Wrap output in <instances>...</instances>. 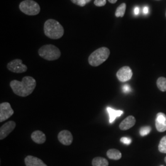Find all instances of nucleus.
<instances>
[{"instance_id":"nucleus-1","label":"nucleus","mask_w":166,"mask_h":166,"mask_svg":"<svg viewBox=\"0 0 166 166\" xmlns=\"http://www.w3.org/2000/svg\"><path fill=\"white\" fill-rule=\"evenodd\" d=\"M10 86L16 95L25 97L34 91L36 86V81L34 78L27 76L24 77L22 81L17 80L11 81Z\"/></svg>"},{"instance_id":"nucleus-2","label":"nucleus","mask_w":166,"mask_h":166,"mask_svg":"<svg viewBox=\"0 0 166 166\" xmlns=\"http://www.w3.org/2000/svg\"><path fill=\"white\" fill-rule=\"evenodd\" d=\"M45 35L52 39H58L64 34V29L62 25L54 19H48L44 25Z\"/></svg>"},{"instance_id":"nucleus-3","label":"nucleus","mask_w":166,"mask_h":166,"mask_svg":"<svg viewBox=\"0 0 166 166\" xmlns=\"http://www.w3.org/2000/svg\"><path fill=\"white\" fill-rule=\"evenodd\" d=\"M110 54V49L106 47H102L89 55L88 62L90 65L92 67H98L105 62Z\"/></svg>"},{"instance_id":"nucleus-4","label":"nucleus","mask_w":166,"mask_h":166,"mask_svg":"<svg viewBox=\"0 0 166 166\" xmlns=\"http://www.w3.org/2000/svg\"><path fill=\"white\" fill-rule=\"evenodd\" d=\"M39 55L49 61H54L60 58L61 52L60 49L53 44H46L41 47L38 50Z\"/></svg>"},{"instance_id":"nucleus-5","label":"nucleus","mask_w":166,"mask_h":166,"mask_svg":"<svg viewBox=\"0 0 166 166\" xmlns=\"http://www.w3.org/2000/svg\"><path fill=\"white\" fill-rule=\"evenodd\" d=\"M19 9L21 12L28 16H36L41 11L38 3L33 0H24L19 4Z\"/></svg>"},{"instance_id":"nucleus-6","label":"nucleus","mask_w":166,"mask_h":166,"mask_svg":"<svg viewBox=\"0 0 166 166\" xmlns=\"http://www.w3.org/2000/svg\"><path fill=\"white\" fill-rule=\"evenodd\" d=\"M7 69L15 73H22L27 71V67L22 63L21 59H14L9 62L7 65Z\"/></svg>"},{"instance_id":"nucleus-7","label":"nucleus","mask_w":166,"mask_h":166,"mask_svg":"<svg viewBox=\"0 0 166 166\" xmlns=\"http://www.w3.org/2000/svg\"><path fill=\"white\" fill-rule=\"evenodd\" d=\"M14 113L11 104L8 102H3L0 104V122L7 120Z\"/></svg>"},{"instance_id":"nucleus-8","label":"nucleus","mask_w":166,"mask_h":166,"mask_svg":"<svg viewBox=\"0 0 166 166\" xmlns=\"http://www.w3.org/2000/svg\"><path fill=\"white\" fill-rule=\"evenodd\" d=\"M132 71L128 66L122 67L116 73V76L118 80L122 83L130 80L132 77Z\"/></svg>"},{"instance_id":"nucleus-9","label":"nucleus","mask_w":166,"mask_h":166,"mask_svg":"<svg viewBox=\"0 0 166 166\" xmlns=\"http://www.w3.org/2000/svg\"><path fill=\"white\" fill-rule=\"evenodd\" d=\"M16 123L14 121H9L4 124L0 128V140L6 138L16 128Z\"/></svg>"},{"instance_id":"nucleus-10","label":"nucleus","mask_w":166,"mask_h":166,"mask_svg":"<svg viewBox=\"0 0 166 166\" xmlns=\"http://www.w3.org/2000/svg\"><path fill=\"white\" fill-rule=\"evenodd\" d=\"M58 140L63 145L66 146L70 145L73 140L72 134L68 130H63L58 134Z\"/></svg>"},{"instance_id":"nucleus-11","label":"nucleus","mask_w":166,"mask_h":166,"mask_svg":"<svg viewBox=\"0 0 166 166\" xmlns=\"http://www.w3.org/2000/svg\"><path fill=\"white\" fill-rule=\"evenodd\" d=\"M156 127L158 132H163L166 131V115L163 113H159L156 115Z\"/></svg>"},{"instance_id":"nucleus-12","label":"nucleus","mask_w":166,"mask_h":166,"mask_svg":"<svg viewBox=\"0 0 166 166\" xmlns=\"http://www.w3.org/2000/svg\"><path fill=\"white\" fill-rule=\"evenodd\" d=\"M136 122V119L133 116H129L124 119L119 124V129L122 131H126L132 127Z\"/></svg>"},{"instance_id":"nucleus-13","label":"nucleus","mask_w":166,"mask_h":166,"mask_svg":"<svg viewBox=\"0 0 166 166\" xmlns=\"http://www.w3.org/2000/svg\"><path fill=\"white\" fill-rule=\"evenodd\" d=\"M24 161L26 166H48L41 159L33 156H27Z\"/></svg>"},{"instance_id":"nucleus-14","label":"nucleus","mask_w":166,"mask_h":166,"mask_svg":"<svg viewBox=\"0 0 166 166\" xmlns=\"http://www.w3.org/2000/svg\"><path fill=\"white\" fill-rule=\"evenodd\" d=\"M32 140L37 144H43L46 140V135L41 131H35L31 135Z\"/></svg>"},{"instance_id":"nucleus-15","label":"nucleus","mask_w":166,"mask_h":166,"mask_svg":"<svg viewBox=\"0 0 166 166\" xmlns=\"http://www.w3.org/2000/svg\"><path fill=\"white\" fill-rule=\"evenodd\" d=\"M107 110L109 116H110V123L112 124L114 120L116 119V118L117 117H119L121 116L122 114H123V111L122 110H114L113 108H110V107H107Z\"/></svg>"},{"instance_id":"nucleus-16","label":"nucleus","mask_w":166,"mask_h":166,"mask_svg":"<svg viewBox=\"0 0 166 166\" xmlns=\"http://www.w3.org/2000/svg\"><path fill=\"white\" fill-rule=\"evenodd\" d=\"M107 157L113 160H119L122 157L121 153L116 149H110L107 152Z\"/></svg>"},{"instance_id":"nucleus-17","label":"nucleus","mask_w":166,"mask_h":166,"mask_svg":"<svg viewBox=\"0 0 166 166\" xmlns=\"http://www.w3.org/2000/svg\"><path fill=\"white\" fill-rule=\"evenodd\" d=\"M92 166H108V160L102 157H95L92 161Z\"/></svg>"},{"instance_id":"nucleus-18","label":"nucleus","mask_w":166,"mask_h":166,"mask_svg":"<svg viewBox=\"0 0 166 166\" xmlns=\"http://www.w3.org/2000/svg\"><path fill=\"white\" fill-rule=\"evenodd\" d=\"M126 4L123 2L117 7L115 12V16L116 17H124L126 12Z\"/></svg>"},{"instance_id":"nucleus-19","label":"nucleus","mask_w":166,"mask_h":166,"mask_svg":"<svg viewBox=\"0 0 166 166\" xmlns=\"http://www.w3.org/2000/svg\"><path fill=\"white\" fill-rule=\"evenodd\" d=\"M157 86L158 89L163 92L166 91V78L160 77L157 80Z\"/></svg>"},{"instance_id":"nucleus-20","label":"nucleus","mask_w":166,"mask_h":166,"mask_svg":"<svg viewBox=\"0 0 166 166\" xmlns=\"http://www.w3.org/2000/svg\"><path fill=\"white\" fill-rule=\"evenodd\" d=\"M158 150L162 153H166V136L161 138L158 146Z\"/></svg>"},{"instance_id":"nucleus-21","label":"nucleus","mask_w":166,"mask_h":166,"mask_svg":"<svg viewBox=\"0 0 166 166\" xmlns=\"http://www.w3.org/2000/svg\"><path fill=\"white\" fill-rule=\"evenodd\" d=\"M151 128L150 126H145L142 127L140 130V134L141 136H145L148 135L151 132Z\"/></svg>"},{"instance_id":"nucleus-22","label":"nucleus","mask_w":166,"mask_h":166,"mask_svg":"<svg viewBox=\"0 0 166 166\" xmlns=\"http://www.w3.org/2000/svg\"><path fill=\"white\" fill-rule=\"evenodd\" d=\"M71 1L73 4H76L79 6H81V7H84L86 5V2H85V0H71Z\"/></svg>"},{"instance_id":"nucleus-23","label":"nucleus","mask_w":166,"mask_h":166,"mask_svg":"<svg viewBox=\"0 0 166 166\" xmlns=\"http://www.w3.org/2000/svg\"><path fill=\"white\" fill-rule=\"evenodd\" d=\"M94 3L97 7H102L106 4L107 0H95Z\"/></svg>"},{"instance_id":"nucleus-24","label":"nucleus","mask_w":166,"mask_h":166,"mask_svg":"<svg viewBox=\"0 0 166 166\" xmlns=\"http://www.w3.org/2000/svg\"><path fill=\"white\" fill-rule=\"evenodd\" d=\"M120 140L122 143H123L124 144H126V145H129L132 142L131 138H127V137H122Z\"/></svg>"},{"instance_id":"nucleus-25","label":"nucleus","mask_w":166,"mask_h":166,"mask_svg":"<svg viewBox=\"0 0 166 166\" xmlns=\"http://www.w3.org/2000/svg\"><path fill=\"white\" fill-rule=\"evenodd\" d=\"M122 89L124 93H129L131 90V88L129 86V85H128V84H125L124 85H123Z\"/></svg>"},{"instance_id":"nucleus-26","label":"nucleus","mask_w":166,"mask_h":166,"mask_svg":"<svg viewBox=\"0 0 166 166\" xmlns=\"http://www.w3.org/2000/svg\"><path fill=\"white\" fill-rule=\"evenodd\" d=\"M143 13L145 14H147L148 13V7L146 6V7H145L143 8Z\"/></svg>"},{"instance_id":"nucleus-27","label":"nucleus","mask_w":166,"mask_h":166,"mask_svg":"<svg viewBox=\"0 0 166 166\" xmlns=\"http://www.w3.org/2000/svg\"><path fill=\"white\" fill-rule=\"evenodd\" d=\"M139 12H140L139 8H138V7H136L135 8V9H134V13H135V14H136V15H138V14H139Z\"/></svg>"},{"instance_id":"nucleus-28","label":"nucleus","mask_w":166,"mask_h":166,"mask_svg":"<svg viewBox=\"0 0 166 166\" xmlns=\"http://www.w3.org/2000/svg\"><path fill=\"white\" fill-rule=\"evenodd\" d=\"M108 1L111 4H114L118 1V0H108Z\"/></svg>"},{"instance_id":"nucleus-29","label":"nucleus","mask_w":166,"mask_h":166,"mask_svg":"<svg viewBox=\"0 0 166 166\" xmlns=\"http://www.w3.org/2000/svg\"><path fill=\"white\" fill-rule=\"evenodd\" d=\"M90 1H91V0H85V2H86V4H87V3H88V2H89Z\"/></svg>"},{"instance_id":"nucleus-30","label":"nucleus","mask_w":166,"mask_h":166,"mask_svg":"<svg viewBox=\"0 0 166 166\" xmlns=\"http://www.w3.org/2000/svg\"><path fill=\"white\" fill-rule=\"evenodd\" d=\"M164 161L166 162V158H165V159H164Z\"/></svg>"},{"instance_id":"nucleus-31","label":"nucleus","mask_w":166,"mask_h":166,"mask_svg":"<svg viewBox=\"0 0 166 166\" xmlns=\"http://www.w3.org/2000/svg\"></svg>"}]
</instances>
